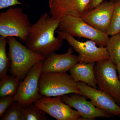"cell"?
<instances>
[{
  "instance_id": "ac0fdd59",
  "label": "cell",
  "mask_w": 120,
  "mask_h": 120,
  "mask_svg": "<svg viewBox=\"0 0 120 120\" xmlns=\"http://www.w3.org/2000/svg\"><path fill=\"white\" fill-rule=\"evenodd\" d=\"M46 114L34 103H30L24 107L21 120H47Z\"/></svg>"
},
{
  "instance_id": "277c9868",
  "label": "cell",
  "mask_w": 120,
  "mask_h": 120,
  "mask_svg": "<svg viewBox=\"0 0 120 120\" xmlns=\"http://www.w3.org/2000/svg\"><path fill=\"white\" fill-rule=\"evenodd\" d=\"M38 87L39 93L44 97L62 96L73 93L82 95L76 82L67 72L41 73Z\"/></svg>"
},
{
  "instance_id": "5b68a950",
  "label": "cell",
  "mask_w": 120,
  "mask_h": 120,
  "mask_svg": "<svg viewBox=\"0 0 120 120\" xmlns=\"http://www.w3.org/2000/svg\"><path fill=\"white\" fill-rule=\"evenodd\" d=\"M59 30L71 36L92 40L99 46H106L109 38L107 33L97 30L89 25L81 17L67 16L62 19Z\"/></svg>"
},
{
  "instance_id": "d4e9b609",
  "label": "cell",
  "mask_w": 120,
  "mask_h": 120,
  "mask_svg": "<svg viewBox=\"0 0 120 120\" xmlns=\"http://www.w3.org/2000/svg\"><path fill=\"white\" fill-rule=\"evenodd\" d=\"M116 68L118 73V76L120 80V62L116 65Z\"/></svg>"
},
{
  "instance_id": "cb8c5ba5",
  "label": "cell",
  "mask_w": 120,
  "mask_h": 120,
  "mask_svg": "<svg viewBox=\"0 0 120 120\" xmlns=\"http://www.w3.org/2000/svg\"><path fill=\"white\" fill-rule=\"evenodd\" d=\"M104 0H91L90 6V10L94 8L103 2Z\"/></svg>"
},
{
  "instance_id": "44dd1931",
  "label": "cell",
  "mask_w": 120,
  "mask_h": 120,
  "mask_svg": "<svg viewBox=\"0 0 120 120\" xmlns=\"http://www.w3.org/2000/svg\"><path fill=\"white\" fill-rule=\"evenodd\" d=\"M120 32V0H115L112 21L109 30L107 32L109 35H113Z\"/></svg>"
},
{
  "instance_id": "7a4b0ae2",
  "label": "cell",
  "mask_w": 120,
  "mask_h": 120,
  "mask_svg": "<svg viewBox=\"0 0 120 120\" xmlns=\"http://www.w3.org/2000/svg\"><path fill=\"white\" fill-rule=\"evenodd\" d=\"M7 40L11 74L20 80L24 79L35 65L46 58L45 56L33 52L22 45L15 37H8Z\"/></svg>"
},
{
  "instance_id": "9a60e30c",
  "label": "cell",
  "mask_w": 120,
  "mask_h": 120,
  "mask_svg": "<svg viewBox=\"0 0 120 120\" xmlns=\"http://www.w3.org/2000/svg\"><path fill=\"white\" fill-rule=\"evenodd\" d=\"M95 62H79L69 71L71 76L76 82L85 83L94 88L97 87V82L94 73Z\"/></svg>"
},
{
  "instance_id": "2e32d148",
  "label": "cell",
  "mask_w": 120,
  "mask_h": 120,
  "mask_svg": "<svg viewBox=\"0 0 120 120\" xmlns=\"http://www.w3.org/2000/svg\"><path fill=\"white\" fill-rule=\"evenodd\" d=\"M20 81L11 74L5 75L0 79V98L15 94Z\"/></svg>"
},
{
  "instance_id": "603a6c76",
  "label": "cell",
  "mask_w": 120,
  "mask_h": 120,
  "mask_svg": "<svg viewBox=\"0 0 120 120\" xmlns=\"http://www.w3.org/2000/svg\"><path fill=\"white\" fill-rule=\"evenodd\" d=\"M18 5L27 6L18 0H0V9L13 7Z\"/></svg>"
},
{
  "instance_id": "ffe728a7",
  "label": "cell",
  "mask_w": 120,
  "mask_h": 120,
  "mask_svg": "<svg viewBox=\"0 0 120 120\" xmlns=\"http://www.w3.org/2000/svg\"><path fill=\"white\" fill-rule=\"evenodd\" d=\"M24 107L19 102L14 101L1 117L0 120H21Z\"/></svg>"
},
{
  "instance_id": "7402d4cb",
  "label": "cell",
  "mask_w": 120,
  "mask_h": 120,
  "mask_svg": "<svg viewBox=\"0 0 120 120\" xmlns=\"http://www.w3.org/2000/svg\"><path fill=\"white\" fill-rule=\"evenodd\" d=\"M15 95H8L0 98V117L2 116L6 110L14 102Z\"/></svg>"
},
{
  "instance_id": "5bb4252c",
  "label": "cell",
  "mask_w": 120,
  "mask_h": 120,
  "mask_svg": "<svg viewBox=\"0 0 120 120\" xmlns=\"http://www.w3.org/2000/svg\"><path fill=\"white\" fill-rule=\"evenodd\" d=\"M73 49L70 47L66 53H53L43 61L41 73L49 72H67L79 63L78 56L73 54Z\"/></svg>"
},
{
  "instance_id": "8fae6325",
  "label": "cell",
  "mask_w": 120,
  "mask_h": 120,
  "mask_svg": "<svg viewBox=\"0 0 120 120\" xmlns=\"http://www.w3.org/2000/svg\"><path fill=\"white\" fill-rule=\"evenodd\" d=\"M115 1H103L88 11L81 18L94 28L107 34L112 21Z\"/></svg>"
},
{
  "instance_id": "d6986e66",
  "label": "cell",
  "mask_w": 120,
  "mask_h": 120,
  "mask_svg": "<svg viewBox=\"0 0 120 120\" xmlns=\"http://www.w3.org/2000/svg\"><path fill=\"white\" fill-rule=\"evenodd\" d=\"M8 43L7 38H0V79L7 74L11 67V63L6 52V46Z\"/></svg>"
},
{
  "instance_id": "30bf717a",
  "label": "cell",
  "mask_w": 120,
  "mask_h": 120,
  "mask_svg": "<svg viewBox=\"0 0 120 120\" xmlns=\"http://www.w3.org/2000/svg\"><path fill=\"white\" fill-rule=\"evenodd\" d=\"M91 0H49L50 14L61 19L67 16L81 17L90 11Z\"/></svg>"
},
{
  "instance_id": "7c38bea8",
  "label": "cell",
  "mask_w": 120,
  "mask_h": 120,
  "mask_svg": "<svg viewBox=\"0 0 120 120\" xmlns=\"http://www.w3.org/2000/svg\"><path fill=\"white\" fill-rule=\"evenodd\" d=\"M82 94L90 99L97 108L114 116H120V106L106 92L88 86L82 82H77Z\"/></svg>"
},
{
  "instance_id": "3957f363",
  "label": "cell",
  "mask_w": 120,
  "mask_h": 120,
  "mask_svg": "<svg viewBox=\"0 0 120 120\" xmlns=\"http://www.w3.org/2000/svg\"><path fill=\"white\" fill-rule=\"evenodd\" d=\"M31 25L28 15L22 8L13 6L0 13V37H17L25 43Z\"/></svg>"
},
{
  "instance_id": "52a82bcc",
  "label": "cell",
  "mask_w": 120,
  "mask_h": 120,
  "mask_svg": "<svg viewBox=\"0 0 120 120\" xmlns=\"http://www.w3.org/2000/svg\"><path fill=\"white\" fill-rule=\"evenodd\" d=\"M56 32L58 37L67 41L69 45L78 53L79 62H97L109 59L106 46L98 47L97 43L92 40L80 41L60 30Z\"/></svg>"
},
{
  "instance_id": "ba28073f",
  "label": "cell",
  "mask_w": 120,
  "mask_h": 120,
  "mask_svg": "<svg viewBox=\"0 0 120 120\" xmlns=\"http://www.w3.org/2000/svg\"><path fill=\"white\" fill-rule=\"evenodd\" d=\"M43 61L35 65L20 83L14 96V100L24 106L34 103L42 97L39 92V80Z\"/></svg>"
},
{
  "instance_id": "9c48e42d",
  "label": "cell",
  "mask_w": 120,
  "mask_h": 120,
  "mask_svg": "<svg viewBox=\"0 0 120 120\" xmlns=\"http://www.w3.org/2000/svg\"><path fill=\"white\" fill-rule=\"evenodd\" d=\"M39 109L57 120H84L79 112L63 102L61 96H42L34 103Z\"/></svg>"
},
{
  "instance_id": "6da1fadb",
  "label": "cell",
  "mask_w": 120,
  "mask_h": 120,
  "mask_svg": "<svg viewBox=\"0 0 120 120\" xmlns=\"http://www.w3.org/2000/svg\"><path fill=\"white\" fill-rule=\"evenodd\" d=\"M61 20L48 12L43 13L31 26L24 45L46 58L59 50L63 46L64 40L55 37V34Z\"/></svg>"
},
{
  "instance_id": "e0dca14e",
  "label": "cell",
  "mask_w": 120,
  "mask_h": 120,
  "mask_svg": "<svg viewBox=\"0 0 120 120\" xmlns=\"http://www.w3.org/2000/svg\"><path fill=\"white\" fill-rule=\"evenodd\" d=\"M106 47L109 59L116 65L120 62V32L109 39Z\"/></svg>"
},
{
  "instance_id": "4fadbf2b",
  "label": "cell",
  "mask_w": 120,
  "mask_h": 120,
  "mask_svg": "<svg viewBox=\"0 0 120 120\" xmlns=\"http://www.w3.org/2000/svg\"><path fill=\"white\" fill-rule=\"evenodd\" d=\"M61 96L63 102L75 109L84 120H95L97 117L110 118L113 115L104 112L95 106L91 101L86 100V97L79 94L73 93Z\"/></svg>"
},
{
  "instance_id": "8992f818",
  "label": "cell",
  "mask_w": 120,
  "mask_h": 120,
  "mask_svg": "<svg viewBox=\"0 0 120 120\" xmlns=\"http://www.w3.org/2000/svg\"><path fill=\"white\" fill-rule=\"evenodd\" d=\"M94 73L97 85L120 105V80L116 65L110 59L97 62Z\"/></svg>"
}]
</instances>
